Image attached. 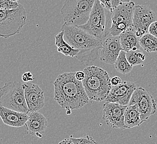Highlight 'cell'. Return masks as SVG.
I'll return each instance as SVG.
<instances>
[{
  "instance_id": "6da1fadb",
  "label": "cell",
  "mask_w": 157,
  "mask_h": 144,
  "mask_svg": "<svg viewBox=\"0 0 157 144\" xmlns=\"http://www.w3.org/2000/svg\"><path fill=\"white\" fill-rule=\"evenodd\" d=\"M75 72L63 73L54 82V99L62 109H78L89 101L82 81L75 78Z\"/></svg>"
},
{
  "instance_id": "7a4b0ae2",
  "label": "cell",
  "mask_w": 157,
  "mask_h": 144,
  "mask_svg": "<svg viewBox=\"0 0 157 144\" xmlns=\"http://www.w3.org/2000/svg\"><path fill=\"white\" fill-rule=\"evenodd\" d=\"M63 38L73 48L79 50L75 58L81 63L90 62L97 59L103 41L91 36L78 26L65 23L61 27Z\"/></svg>"
},
{
  "instance_id": "3957f363",
  "label": "cell",
  "mask_w": 157,
  "mask_h": 144,
  "mask_svg": "<svg viewBox=\"0 0 157 144\" xmlns=\"http://www.w3.org/2000/svg\"><path fill=\"white\" fill-rule=\"evenodd\" d=\"M85 78L82 85L89 100L97 102L105 100L112 89L108 73L98 67H88L84 70Z\"/></svg>"
},
{
  "instance_id": "277c9868",
  "label": "cell",
  "mask_w": 157,
  "mask_h": 144,
  "mask_svg": "<svg viewBox=\"0 0 157 144\" xmlns=\"http://www.w3.org/2000/svg\"><path fill=\"white\" fill-rule=\"evenodd\" d=\"M28 114L29 113L25 97L24 85L18 81L6 82L0 87V107Z\"/></svg>"
},
{
  "instance_id": "5b68a950",
  "label": "cell",
  "mask_w": 157,
  "mask_h": 144,
  "mask_svg": "<svg viewBox=\"0 0 157 144\" xmlns=\"http://www.w3.org/2000/svg\"><path fill=\"white\" fill-rule=\"evenodd\" d=\"M95 0H65L60 10L64 23L81 26L88 21Z\"/></svg>"
},
{
  "instance_id": "8992f818",
  "label": "cell",
  "mask_w": 157,
  "mask_h": 144,
  "mask_svg": "<svg viewBox=\"0 0 157 144\" xmlns=\"http://www.w3.org/2000/svg\"><path fill=\"white\" fill-rule=\"evenodd\" d=\"M27 13L24 6L0 11V38H9L20 32L26 22Z\"/></svg>"
},
{
  "instance_id": "52a82bcc",
  "label": "cell",
  "mask_w": 157,
  "mask_h": 144,
  "mask_svg": "<svg viewBox=\"0 0 157 144\" xmlns=\"http://www.w3.org/2000/svg\"><path fill=\"white\" fill-rule=\"evenodd\" d=\"M105 8L98 0H95L88 21L81 26H78L83 30L98 39H104L110 33L106 28Z\"/></svg>"
},
{
  "instance_id": "ba28073f",
  "label": "cell",
  "mask_w": 157,
  "mask_h": 144,
  "mask_svg": "<svg viewBox=\"0 0 157 144\" xmlns=\"http://www.w3.org/2000/svg\"><path fill=\"white\" fill-rule=\"evenodd\" d=\"M135 3H121L112 12V24L110 34L112 36H119L121 33L133 26V17Z\"/></svg>"
},
{
  "instance_id": "9c48e42d",
  "label": "cell",
  "mask_w": 157,
  "mask_h": 144,
  "mask_svg": "<svg viewBox=\"0 0 157 144\" xmlns=\"http://www.w3.org/2000/svg\"><path fill=\"white\" fill-rule=\"evenodd\" d=\"M131 105L137 106L141 119L144 122L157 112V100L143 88H136L128 104Z\"/></svg>"
},
{
  "instance_id": "30bf717a",
  "label": "cell",
  "mask_w": 157,
  "mask_h": 144,
  "mask_svg": "<svg viewBox=\"0 0 157 144\" xmlns=\"http://www.w3.org/2000/svg\"><path fill=\"white\" fill-rule=\"evenodd\" d=\"M128 105L105 102L103 106V119L112 128L127 129L124 123V112Z\"/></svg>"
},
{
  "instance_id": "8fae6325",
  "label": "cell",
  "mask_w": 157,
  "mask_h": 144,
  "mask_svg": "<svg viewBox=\"0 0 157 144\" xmlns=\"http://www.w3.org/2000/svg\"><path fill=\"white\" fill-rule=\"evenodd\" d=\"M156 15L153 10L145 6H135L133 17V25L136 36L142 37L148 33V28L151 24L156 21Z\"/></svg>"
},
{
  "instance_id": "7c38bea8",
  "label": "cell",
  "mask_w": 157,
  "mask_h": 144,
  "mask_svg": "<svg viewBox=\"0 0 157 144\" xmlns=\"http://www.w3.org/2000/svg\"><path fill=\"white\" fill-rule=\"evenodd\" d=\"M136 88V85L133 82L122 81L120 84L112 88L105 101V102L128 105L132 94Z\"/></svg>"
},
{
  "instance_id": "4fadbf2b",
  "label": "cell",
  "mask_w": 157,
  "mask_h": 144,
  "mask_svg": "<svg viewBox=\"0 0 157 144\" xmlns=\"http://www.w3.org/2000/svg\"><path fill=\"white\" fill-rule=\"evenodd\" d=\"M100 54V60L108 64H114L121 51L119 36H109L104 39Z\"/></svg>"
},
{
  "instance_id": "5bb4252c",
  "label": "cell",
  "mask_w": 157,
  "mask_h": 144,
  "mask_svg": "<svg viewBox=\"0 0 157 144\" xmlns=\"http://www.w3.org/2000/svg\"><path fill=\"white\" fill-rule=\"evenodd\" d=\"M25 97L29 108V113L39 111L44 107V92L37 84L30 82L25 84Z\"/></svg>"
},
{
  "instance_id": "9a60e30c",
  "label": "cell",
  "mask_w": 157,
  "mask_h": 144,
  "mask_svg": "<svg viewBox=\"0 0 157 144\" xmlns=\"http://www.w3.org/2000/svg\"><path fill=\"white\" fill-rule=\"evenodd\" d=\"M29 117L25 125L27 132L39 138L43 137L48 126L45 117L38 111L28 113Z\"/></svg>"
},
{
  "instance_id": "2e32d148",
  "label": "cell",
  "mask_w": 157,
  "mask_h": 144,
  "mask_svg": "<svg viewBox=\"0 0 157 144\" xmlns=\"http://www.w3.org/2000/svg\"><path fill=\"white\" fill-rule=\"evenodd\" d=\"M0 117L6 125L20 128L25 125L29 115L1 106L0 107Z\"/></svg>"
},
{
  "instance_id": "e0dca14e",
  "label": "cell",
  "mask_w": 157,
  "mask_h": 144,
  "mask_svg": "<svg viewBox=\"0 0 157 144\" xmlns=\"http://www.w3.org/2000/svg\"><path fill=\"white\" fill-rule=\"evenodd\" d=\"M119 36L120 37L121 48L124 51L127 52L131 50L135 51L140 49V37L136 36V31L133 25L129 27Z\"/></svg>"
},
{
  "instance_id": "ac0fdd59",
  "label": "cell",
  "mask_w": 157,
  "mask_h": 144,
  "mask_svg": "<svg viewBox=\"0 0 157 144\" xmlns=\"http://www.w3.org/2000/svg\"><path fill=\"white\" fill-rule=\"evenodd\" d=\"M144 121L136 105H128L124 112V123L127 129L140 126Z\"/></svg>"
},
{
  "instance_id": "d6986e66",
  "label": "cell",
  "mask_w": 157,
  "mask_h": 144,
  "mask_svg": "<svg viewBox=\"0 0 157 144\" xmlns=\"http://www.w3.org/2000/svg\"><path fill=\"white\" fill-rule=\"evenodd\" d=\"M55 45L57 47L58 51L65 56L75 57L79 50L73 48L63 38V31H61L56 36H55Z\"/></svg>"
},
{
  "instance_id": "ffe728a7",
  "label": "cell",
  "mask_w": 157,
  "mask_h": 144,
  "mask_svg": "<svg viewBox=\"0 0 157 144\" xmlns=\"http://www.w3.org/2000/svg\"><path fill=\"white\" fill-rule=\"evenodd\" d=\"M115 69L122 74H128L132 72L133 66L128 62L126 57V52L121 50L114 63Z\"/></svg>"
},
{
  "instance_id": "44dd1931",
  "label": "cell",
  "mask_w": 157,
  "mask_h": 144,
  "mask_svg": "<svg viewBox=\"0 0 157 144\" xmlns=\"http://www.w3.org/2000/svg\"><path fill=\"white\" fill-rule=\"evenodd\" d=\"M139 44L147 52H157V38L149 33H145L140 37Z\"/></svg>"
},
{
  "instance_id": "7402d4cb",
  "label": "cell",
  "mask_w": 157,
  "mask_h": 144,
  "mask_svg": "<svg viewBox=\"0 0 157 144\" xmlns=\"http://www.w3.org/2000/svg\"><path fill=\"white\" fill-rule=\"evenodd\" d=\"M126 57L128 62L130 63L132 66H136L141 65L145 60V54L139 49L138 50H131L126 52Z\"/></svg>"
},
{
  "instance_id": "603a6c76",
  "label": "cell",
  "mask_w": 157,
  "mask_h": 144,
  "mask_svg": "<svg viewBox=\"0 0 157 144\" xmlns=\"http://www.w3.org/2000/svg\"><path fill=\"white\" fill-rule=\"evenodd\" d=\"M97 144L94 139L87 135L85 138H74L71 135L69 139H65L63 141H60L59 144Z\"/></svg>"
},
{
  "instance_id": "cb8c5ba5",
  "label": "cell",
  "mask_w": 157,
  "mask_h": 144,
  "mask_svg": "<svg viewBox=\"0 0 157 144\" xmlns=\"http://www.w3.org/2000/svg\"><path fill=\"white\" fill-rule=\"evenodd\" d=\"M19 4L17 2L10 0H0V10H11L18 7Z\"/></svg>"
},
{
  "instance_id": "d4e9b609",
  "label": "cell",
  "mask_w": 157,
  "mask_h": 144,
  "mask_svg": "<svg viewBox=\"0 0 157 144\" xmlns=\"http://www.w3.org/2000/svg\"><path fill=\"white\" fill-rule=\"evenodd\" d=\"M148 33L157 38V21H154L148 28Z\"/></svg>"
},
{
  "instance_id": "484cf974",
  "label": "cell",
  "mask_w": 157,
  "mask_h": 144,
  "mask_svg": "<svg viewBox=\"0 0 157 144\" xmlns=\"http://www.w3.org/2000/svg\"><path fill=\"white\" fill-rule=\"evenodd\" d=\"M100 3L103 5L105 9L108 10L109 12L112 13L113 9L112 7V3L110 0H98Z\"/></svg>"
},
{
  "instance_id": "4316f807",
  "label": "cell",
  "mask_w": 157,
  "mask_h": 144,
  "mask_svg": "<svg viewBox=\"0 0 157 144\" xmlns=\"http://www.w3.org/2000/svg\"><path fill=\"white\" fill-rule=\"evenodd\" d=\"M22 80L24 82H29L34 80L33 74L30 72H27L24 73L22 76Z\"/></svg>"
},
{
  "instance_id": "83f0119b",
  "label": "cell",
  "mask_w": 157,
  "mask_h": 144,
  "mask_svg": "<svg viewBox=\"0 0 157 144\" xmlns=\"http://www.w3.org/2000/svg\"><path fill=\"white\" fill-rule=\"evenodd\" d=\"M121 79L120 77H119L118 76H115L113 77L110 79V83L112 84V86H116L118 84H120L121 83Z\"/></svg>"
},
{
  "instance_id": "f1b7e54d",
  "label": "cell",
  "mask_w": 157,
  "mask_h": 144,
  "mask_svg": "<svg viewBox=\"0 0 157 144\" xmlns=\"http://www.w3.org/2000/svg\"><path fill=\"white\" fill-rule=\"evenodd\" d=\"M75 78L79 81H82L85 78V73L84 71H78L75 72Z\"/></svg>"
},
{
  "instance_id": "f546056e",
  "label": "cell",
  "mask_w": 157,
  "mask_h": 144,
  "mask_svg": "<svg viewBox=\"0 0 157 144\" xmlns=\"http://www.w3.org/2000/svg\"><path fill=\"white\" fill-rule=\"evenodd\" d=\"M112 3V7L113 9L116 8L117 6H119L121 2L120 0H110Z\"/></svg>"
},
{
  "instance_id": "4dcf8cb0",
  "label": "cell",
  "mask_w": 157,
  "mask_h": 144,
  "mask_svg": "<svg viewBox=\"0 0 157 144\" xmlns=\"http://www.w3.org/2000/svg\"><path fill=\"white\" fill-rule=\"evenodd\" d=\"M132 0H120L121 3H128V2H130Z\"/></svg>"
},
{
  "instance_id": "1f68e13d",
  "label": "cell",
  "mask_w": 157,
  "mask_h": 144,
  "mask_svg": "<svg viewBox=\"0 0 157 144\" xmlns=\"http://www.w3.org/2000/svg\"><path fill=\"white\" fill-rule=\"evenodd\" d=\"M67 115H70V114H71V109H67Z\"/></svg>"
},
{
  "instance_id": "d6a6232c",
  "label": "cell",
  "mask_w": 157,
  "mask_h": 144,
  "mask_svg": "<svg viewBox=\"0 0 157 144\" xmlns=\"http://www.w3.org/2000/svg\"><path fill=\"white\" fill-rule=\"evenodd\" d=\"M10 1H13V2H17V1L18 0H10Z\"/></svg>"
},
{
  "instance_id": "836d02e7",
  "label": "cell",
  "mask_w": 157,
  "mask_h": 144,
  "mask_svg": "<svg viewBox=\"0 0 157 144\" xmlns=\"http://www.w3.org/2000/svg\"><path fill=\"white\" fill-rule=\"evenodd\" d=\"M0 11H1V10H0Z\"/></svg>"
}]
</instances>
